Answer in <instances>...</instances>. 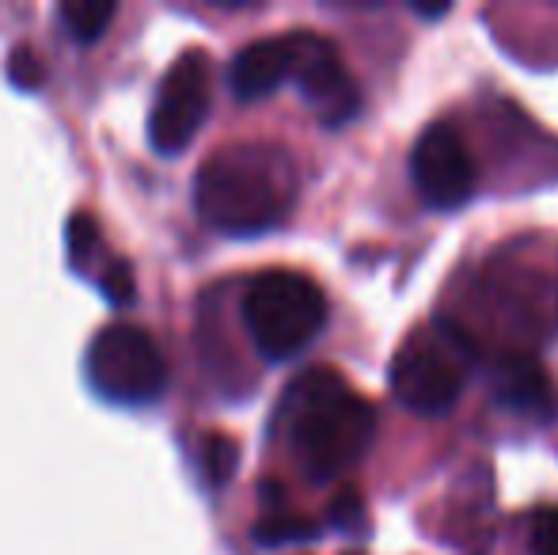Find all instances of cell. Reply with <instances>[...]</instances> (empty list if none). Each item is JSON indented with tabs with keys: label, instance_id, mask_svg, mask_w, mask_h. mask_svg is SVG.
I'll list each match as a JSON object with an SVG mask.
<instances>
[{
	"label": "cell",
	"instance_id": "52a82bcc",
	"mask_svg": "<svg viewBox=\"0 0 558 555\" xmlns=\"http://www.w3.org/2000/svg\"><path fill=\"white\" fill-rule=\"evenodd\" d=\"M289 46H293V73L289 81L301 88L304 104L327 122V126H342L357 114L361 92L357 81L345 69L342 53L331 38L316 35V31H289Z\"/></svg>",
	"mask_w": 558,
	"mask_h": 555
},
{
	"label": "cell",
	"instance_id": "2e32d148",
	"mask_svg": "<svg viewBox=\"0 0 558 555\" xmlns=\"http://www.w3.org/2000/svg\"><path fill=\"white\" fill-rule=\"evenodd\" d=\"M99 289H104V297L111 304H125L133 293H137V281H133V267L130 260H122V255H114V260H107L104 275H99Z\"/></svg>",
	"mask_w": 558,
	"mask_h": 555
},
{
	"label": "cell",
	"instance_id": "e0dca14e",
	"mask_svg": "<svg viewBox=\"0 0 558 555\" xmlns=\"http://www.w3.org/2000/svg\"><path fill=\"white\" fill-rule=\"evenodd\" d=\"M532 552L536 555H558V506L536 514L532 521Z\"/></svg>",
	"mask_w": 558,
	"mask_h": 555
},
{
	"label": "cell",
	"instance_id": "7c38bea8",
	"mask_svg": "<svg viewBox=\"0 0 558 555\" xmlns=\"http://www.w3.org/2000/svg\"><path fill=\"white\" fill-rule=\"evenodd\" d=\"M235 464H240V445L235 437L221 434V430H209L202 437V472L214 487H225L228 480L235 475Z\"/></svg>",
	"mask_w": 558,
	"mask_h": 555
},
{
	"label": "cell",
	"instance_id": "277c9868",
	"mask_svg": "<svg viewBox=\"0 0 558 555\" xmlns=\"http://www.w3.org/2000/svg\"><path fill=\"white\" fill-rule=\"evenodd\" d=\"M475 362V342L456 324L437 319L434 327H418L399 347L391 362V393L414 415H445L463 393V381Z\"/></svg>",
	"mask_w": 558,
	"mask_h": 555
},
{
	"label": "cell",
	"instance_id": "9a60e30c",
	"mask_svg": "<svg viewBox=\"0 0 558 555\" xmlns=\"http://www.w3.org/2000/svg\"><path fill=\"white\" fill-rule=\"evenodd\" d=\"M65 240H69V260H73V267L84 270V263L92 260V252H96V244H99V225H96V217H92L88 209H76V214L69 217Z\"/></svg>",
	"mask_w": 558,
	"mask_h": 555
},
{
	"label": "cell",
	"instance_id": "9c48e42d",
	"mask_svg": "<svg viewBox=\"0 0 558 555\" xmlns=\"http://www.w3.org/2000/svg\"><path fill=\"white\" fill-rule=\"evenodd\" d=\"M293 73V46L289 35L278 38H255V43L240 46L232 53V65H228V84H232V96L251 104V99H266L274 88H281V81H289Z\"/></svg>",
	"mask_w": 558,
	"mask_h": 555
},
{
	"label": "cell",
	"instance_id": "5bb4252c",
	"mask_svg": "<svg viewBox=\"0 0 558 555\" xmlns=\"http://www.w3.org/2000/svg\"><path fill=\"white\" fill-rule=\"evenodd\" d=\"M4 73H8V81H12L15 88H23V92H35L38 84L46 81V65H43V58H38V50L31 43H15L12 50H8Z\"/></svg>",
	"mask_w": 558,
	"mask_h": 555
},
{
	"label": "cell",
	"instance_id": "7a4b0ae2",
	"mask_svg": "<svg viewBox=\"0 0 558 555\" xmlns=\"http://www.w3.org/2000/svg\"><path fill=\"white\" fill-rule=\"evenodd\" d=\"M278 419L304 475L316 483H331L357 468L376 434L373 403L324 365L304 370L286 388Z\"/></svg>",
	"mask_w": 558,
	"mask_h": 555
},
{
	"label": "cell",
	"instance_id": "5b68a950",
	"mask_svg": "<svg viewBox=\"0 0 558 555\" xmlns=\"http://www.w3.org/2000/svg\"><path fill=\"white\" fill-rule=\"evenodd\" d=\"M84 377L92 393L104 396L107 403L137 408V403L160 400V393L168 388V358L141 324L111 319L88 339Z\"/></svg>",
	"mask_w": 558,
	"mask_h": 555
},
{
	"label": "cell",
	"instance_id": "ba28073f",
	"mask_svg": "<svg viewBox=\"0 0 558 555\" xmlns=\"http://www.w3.org/2000/svg\"><path fill=\"white\" fill-rule=\"evenodd\" d=\"M411 179L426 206L460 209L475 194L478 171L460 134L445 122H434L411 148Z\"/></svg>",
	"mask_w": 558,
	"mask_h": 555
},
{
	"label": "cell",
	"instance_id": "4fadbf2b",
	"mask_svg": "<svg viewBox=\"0 0 558 555\" xmlns=\"http://www.w3.org/2000/svg\"><path fill=\"white\" fill-rule=\"evenodd\" d=\"M319 526L316 521H304V518H293V514H266L263 521L255 526V541L258 544H289V541H308L316 536Z\"/></svg>",
	"mask_w": 558,
	"mask_h": 555
},
{
	"label": "cell",
	"instance_id": "6da1fadb",
	"mask_svg": "<svg viewBox=\"0 0 558 555\" xmlns=\"http://www.w3.org/2000/svg\"><path fill=\"white\" fill-rule=\"evenodd\" d=\"M296 164L270 141H235L209 153L194 171V209L206 225L232 237L266 232L296 202Z\"/></svg>",
	"mask_w": 558,
	"mask_h": 555
},
{
	"label": "cell",
	"instance_id": "ac0fdd59",
	"mask_svg": "<svg viewBox=\"0 0 558 555\" xmlns=\"http://www.w3.org/2000/svg\"><path fill=\"white\" fill-rule=\"evenodd\" d=\"M361 518H365V506L353 491H338L335 503H331V521L338 529H357Z\"/></svg>",
	"mask_w": 558,
	"mask_h": 555
},
{
	"label": "cell",
	"instance_id": "8992f818",
	"mask_svg": "<svg viewBox=\"0 0 558 555\" xmlns=\"http://www.w3.org/2000/svg\"><path fill=\"white\" fill-rule=\"evenodd\" d=\"M214 104V58L198 46L183 50L156 84L148 107V141L160 156H171L191 145Z\"/></svg>",
	"mask_w": 558,
	"mask_h": 555
},
{
	"label": "cell",
	"instance_id": "8fae6325",
	"mask_svg": "<svg viewBox=\"0 0 558 555\" xmlns=\"http://www.w3.org/2000/svg\"><path fill=\"white\" fill-rule=\"evenodd\" d=\"M58 15L65 23V31L81 43H92V38L104 35V27L118 15L114 0H61Z\"/></svg>",
	"mask_w": 558,
	"mask_h": 555
},
{
	"label": "cell",
	"instance_id": "30bf717a",
	"mask_svg": "<svg viewBox=\"0 0 558 555\" xmlns=\"http://www.w3.org/2000/svg\"><path fill=\"white\" fill-rule=\"evenodd\" d=\"M494 400L524 419H547L555 411V388L536 358L506 354L494 365Z\"/></svg>",
	"mask_w": 558,
	"mask_h": 555
},
{
	"label": "cell",
	"instance_id": "3957f363",
	"mask_svg": "<svg viewBox=\"0 0 558 555\" xmlns=\"http://www.w3.org/2000/svg\"><path fill=\"white\" fill-rule=\"evenodd\" d=\"M240 316L266 362H289L324 331L327 297L301 270L270 267L247 281Z\"/></svg>",
	"mask_w": 558,
	"mask_h": 555
}]
</instances>
